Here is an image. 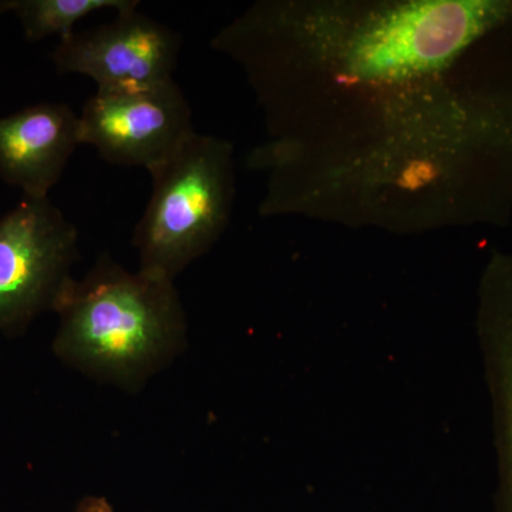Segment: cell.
<instances>
[{
  "label": "cell",
  "instance_id": "6da1fadb",
  "mask_svg": "<svg viewBox=\"0 0 512 512\" xmlns=\"http://www.w3.org/2000/svg\"><path fill=\"white\" fill-rule=\"evenodd\" d=\"M53 352L64 365L137 392L187 346V316L174 281L130 272L101 255L57 303Z\"/></svg>",
  "mask_w": 512,
  "mask_h": 512
},
{
  "label": "cell",
  "instance_id": "7a4b0ae2",
  "mask_svg": "<svg viewBox=\"0 0 512 512\" xmlns=\"http://www.w3.org/2000/svg\"><path fill=\"white\" fill-rule=\"evenodd\" d=\"M153 192L134 229L138 271L175 281L215 244L232 202L231 146L194 134L151 171Z\"/></svg>",
  "mask_w": 512,
  "mask_h": 512
},
{
  "label": "cell",
  "instance_id": "3957f363",
  "mask_svg": "<svg viewBox=\"0 0 512 512\" xmlns=\"http://www.w3.org/2000/svg\"><path fill=\"white\" fill-rule=\"evenodd\" d=\"M512 12L504 2H426L389 10L357 33L350 69L365 79L399 80L439 69Z\"/></svg>",
  "mask_w": 512,
  "mask_h": 512
},
{
  "label": "cell",
  "instance_id": "277c9868",
  "mask_svg": "<svg viewBox=\"0 0 512 512\" xmlns=\"http://www.w3.org/2000/svg\"><path fill=\"white\" fill-rule=\"evenodd\" d=\"M79 231L47 198H28L0 218V330L16 332L56 311L79 261Z\"/></svg>",
  "mask_w": 512,
  "mask_h": 512
},
{
  "label": "cell",
  "instance_id": "5b68a950",
  "mask_svg": "<svg viewBox=\"0 0 512 512\" xmlns=\"http://www.w3.org/2000/svg\"><path fill=\"white\" fill-rule=\"evenodd\" d=\"M82 144L107 163L157 170L195 133L192 110L177 83L97 90L79 116Z\"/></svg>",
  "mask_w": 512,
  "mask_h": 512
},
{
  "label": "cell",
  "instance_id": "8992f818",
  "mask_svg": "<svg viewBox=\"0 0 512 512\" xmlns=\"http://www.w3.org/2000/svg\"><path fill=\"white\" fill-rule=\"evenodd\" d=\"M183 40L137 9L106 25L60 40L52 59L59 74L92 77L97 90H131L173 82Z\"/></svg>",
  "mask_w": 512,
  "mask_h": 512
},
{
  "label": "cell",
  "instance_id": "52a82bcc",
  "mask_svg": "<svg viewBox=\"0 0 512 512\" xmlns=\"http://www.w3.org/2000/svg\"><path fill=\"white\" fill-rule=\"evenodd\" d=\"M82 144L67 104L40 103L0 119V178L23 197L47 198Z\"/></svg>",
  "mask_w": 512,
  "mask_h": 512
},
{
  "label": "cell",
  "instance_id": "ba28073f",
  "mask_svg": "<svg viewBox=\"0 0 512 512\" xmlns=\"http://www.w3.org/2000/svg\"><path fill=\"white\" fill-rule=\"evenodd\" d=\"M478 338L493 404L497 512H512V256H498L485 272Z\"/></svg>",
  "mask_w": 512,
  "mask_h": 512
},
{
  "label": "cell",
  "instance_id": "9c48e42d",
  "mask_svg": "<svg viewBox=\"0 0 512 512\" xmlns=\"http://www.w3.org/2000/svg\"><path fill=\"white\" fill-rule=\"evenodd\" d=\"M138 5L137 0H8V13L18 18L29 42H39L53 35L67 39L79 20L99 10L121 13Z\"/></svg>",
  "mask_w": 512,
  "mask_h": 512
},
{
  "label": "cell",
  "instance_id": "30bf717a",
  "mask_svg": "<svg viewBox=\"0 0 512 512\" xmlns=\"http://www.w3.org/2000/svg\"><path fill=\"white\" fill-rule=\"evenodd\" d=\"M106 507H104L101 501H90L89 505L82 508L79 512H106Z\"/></svg>",
  "mask_w": 512,
  "mask_h": 512
},
{
  "label": "cell",
  "instance_id": "8fae6325",
  "mask_svg": "<svg viewBox=\"0 0 512 512\" xmlns=\"http://www.w3.org/2000/svg\"><path fill=\"white\" fill-rule=\"evenodd\" d=\"M8 13V0H0V16Z\"/></svg>",
  "mask_w": 512,
  "mask_h": 512
}]
</instances>
